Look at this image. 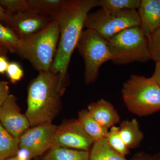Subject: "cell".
I'll use <instances>...</instances> for the list:
<instances>
[{"mask_svg": "<svg viewBox=\"0 0 160 160\" xmlns=\"http://www.w3.org/2000/svg\"><path fill=\"white\" fill-rule=\"evenodd\" d=\"M64 2V0H28L32 11L52 20Z\"/></svg>", "mask_w": 160, "mask_h": 160, "instance_id": "d6986e66", "label": "cell"}, {"mask_svg": "<svg viewBox=\"0 0 160 160\" xmlns=\"http://www.w3.org/2000/svg\"><path fill=\"white\" fill-rule=\"evenodd\" d=\"M122 92L128 109L139 116L160 110V86L152 77L132 75L123 84Z\"/></svg>", "mask_w": 160, "mask_h": 160, "instance_id": "277c9868", "label": "cell"}, {"mask_svg": "<svg viewBox=\"0 0 160 160\" xmlns=\"http://www.w3.org/2000/svg\"><path fill=\"white\" fill-rule=\"evenodd\" d=\"M0 21V42L10 52L15 53L19 38L9 27L3 25Z\"/></svg>", "mask_w": 160, "mask_h": 160, "instance_id": "44dd1931", "label": "cell"}, {"mask_svg": "<svg viewBox=\"0 0 160 160\" xmlns=\"http://www.w3.org/2000/svg\"><path fill=\"white\" fill-rule=\"evenodd\" d=\"M87 110L98 123L108 129L120 122L119 115L114 107L103 99L92 103L88 106Z\"/></svg>", "mask_w": 160, "mask_h": 160, "instance_id": "4fadbf2b", "label": "cell"}, {"mask_svg": "<svg viewBox=\"0 0 160 160\" xmlns=\"http://www.w3.org/2000/svg\"><path fill=\"white\" fill-rule=\"evenodd\" d=\"M6 74L12 84H15L24 76V71L20 64L17 62H9L6 72Z\"/></svg>", "mask_w": 160, "mask_h": 160, "instance_id": "d4e9b609", "label": "cell"}, {"mask_svg": "<svg viewBox=\"0 0 160 160\" xmlns=\"http://www.w3.org/2000/svg\"><path fill=\"white\" fill-rule=\"evenodd\" d=\"M152 58L155 62L160 61V27L148 38Z\"/></svg>", "mask_w": 160, "mask_h": 160, "instance_id": "cb8c5ba5", "label": "cell"}, {"mask_svg": "<svg viewBox=\"0 0 160 160\" xmlns=\"http://www.w3.org/2000/svg\"><path fill=\"white\" fill-rule=\"evenodd\" d=\"M106 138L108 145L120 154L125 157L129 154V149L120 136L119 127L115 126L112 127Z\"/></svg>", "mask_w": 160, "mask_h": 160, "instance_id": "7402d4cb", "label": "cell"}, {"mask_svg": "<svg viewBox=\"0 0 160 160\" xmlns=\"http://www.w3.org/2000/svg\"><path fill=\"white\" fill-rule=\"evenodd\" d=\"M119 133L129 149L138 147L144 138V134L140 129L138 122L136 119L122 122L119 127Z\"/></svg>", "mask_w": 160, "mask_h": 160, "instance_id": "5bb4252c", "label": "cell"}, {"mask_svg": "<svg viewBox=\"0 0 160 160\" xmlns=\"http://www.w3.org/2000/svg\"><path fill=\"white\" fill-rule=\"evenodd\" d=\"M83 129L94 142L105 138L108 134V129L101 126L89 114L87 109L78 112V119Z\"/></svg>", "mask_w": 160, "mask_h": 160, "instance_id": "9a60e30c", "label": "cell"}, {"mask_svg": "<svg viewBox=\"0 0 160 160\" xmlns=\"http://www.w3.org/2000/svg\"><path fill=\"white\" fill-rule=\"evenodd\" d=\"M99 0H64L52 20L57 22L60 37L57 50L50 68L59 75L67 85L68 69L72 55L82 32L87 15L98 6Z\"/></svg>", "mask_w": 160, "mask_h": 160, "instance_id": "6da1fadb", "label": "cell"}, {"mask_svg": "<svg viewBox=\"0 0 160 160\" xmlns=\"http://www.w3.org/2000/svg\"><path fill=\"white\" fill-rule=\"evenodd\" d=\"M6 160H21L19 159L16 156H15L12 157H11L10 158H9L7 159H6Z\"/></svg>", "mask_w": 160, "mask_h": 160, "instance_id": "4dcf8cb0", "label": "cell"}, {"mask_svg": "<svg viewBox=\"0 0 160 160\" xmlns=\"http://www.w3.org/2000/svg\"><path fill=\"white\" fill-rule=\"evenodd\" d=\"M138 12L141 20L140 29L148 38L160 27V2L159 0H141Z\"/></svg>", "mask_w": 160, "mask_h": 160, "instance_id": "7c38bea8", "label": "cell"}, {"mask_svg": "<svg viewBox=\"0 0 160 160\" xmlns=\"http://www.w3.org/2000/svg\"><path fill=\"white\" fill-rule=\"evenodd\" d=\"M130 160H160V152L153 154L140 152L136 154Z\"/></svg>", "mask_w": 160, "mask_h": 160, "instance_id": "4316f807", "label": "cell"}, {"mask_svg": "<svg viewBox=\"0 0 160 160\" xmlns=\"http://www.w3.org/2000/svg\"><path fill=\"white\" fill-rule=\"evenodd\" d=\"M140 25L139 15L135 9L110 11L101 8L88 13L84 27L96 31L107 40L125 29Z\"/></svg>", "mask_w": 160, "mask_h": 160, "instance_id": "52a82bcc", "label": "cell"}, {"mask_svg": "<svg viewBox=\"0 0 160 160\" xmlns=\"http://www.w3.org/2000/svg\"><path fill=\"white\" fill-rule=\"evenodd\" d=\"M151 77L160 86V61L156 62L155 68Z\"/></svg>", "mask_w": 160, "mask_h": 160, "instance_id": "f1b7e54d", "label": "cell"}, {"mask_svg": "<svg viewBox=\"0 0 160 160\" xmlns=\"http://www.w3.org/2000/svg\"><path fill=\"white\" fill-rule=\"evenodd\" d=\"M159 2H160V0H159Z\"/></svg>", "mask_w": 160, "mask_h": 160, "instance_id": "d590c367", "label": "cell"}, {"mask_svg": "<svg viewBox=\"0 0 160 160\" xmlns=\"http://www.w3.org/2000/svg\"><path fill=\"white\" fill-rule=\"evenodd\" d=\"M5 51L0 52V74L6 72L9 63L6 56L4 54Z\"/></svg>", "mask_w": 160, "mask_h": 160, "instance_id": "83f0119b", "label": "cell"}, {"mask_svg": "<svg viewBox=\"0 0 160 160\" xmlns=\"http://www.w3.org/2000/svg\"><path fill=\"white\" fill-rule=\"evenodd\" d=\"M89 160H128L108 145L106 138L94 142L89 152Z\"/></svg>", "mask_w": 160, "mask_h": 160, "instance_id": "e0dca14e", "label": "cell"}, {"mask_svg": "<svg viewBox=\"0 0 160 160\" xmlns=\"http://www.w3.org/2000/svg\"><path fill=\"white\" fill-rule=\"evenodd\" d=\"M10 95L9 82L5 81L0 82V106L3 103Z\"/></svg>", "mask_w": 160, "mask_h": 160, "instance_id": "484cf974", "label": "cell"}, {"mask_svg": "<svg viewBox=\"0 0 160 160\" xmlns=\"http://www.w3.org/2000/svg\"><path fill=\"white\" fill-rule=\"evenodd\" d=\"M6 50H7L6 48L4 47H0V52H2L5 51Z\"/></svg>", "mask_w": 160, "mask_h": 160, "instance_id": "1f68e13d", "label": "cell"}, {"mask_svg": "<svg viewBox=\"0 0 160 160\" xmlns=\"http://www.w3.org/2000/svg\"><path fill=\"white\" fill-rule=\"evenodd\" d=\"M0 47H3V45H2V43L1 42H0Z\"/></svg>", "mask_w": 160, "mask_h": 160, "instance_id": "d6a6232c", "label": "cell"}, {"mask_svg": "<svg viewBox=\"0 0 160 160\" xmlns=\"http://www.w3.org/2000/svg\"><path fill=\"white\" fill-rule=\"evenodd\" d=\"M17 100L12 94L7 98L1 106L0 122L10 134L19 138L30 126L26 115L21 113Z\"/></svg>", "mask_w": 160, "mask_h": 160, "instance_id": "8fae6325", "label": "cell"}, {"mask_svg": "<svg viewBox=\"0 0 160 160\" xmlns=\"http://www.w3.org/2000/svg\"><path fill=\"white\" fill-rule=\"evenodd\" d=\"M76 49L85 63V83L93 82L101 66L112 58L107 41L96 31L86 29L80 36Z\"/></svg>", "mask_w": 160, "mask_h": 160, "instance_id": "8992f818", "label": "cell"}, {"mask_svg": "<svg viewBox=\"0 0 160 160\" xmlns=\"http://www.w3.org/2000/svg\"><path fill=\"white\" fill-rule=\"evenodd\" d=\"M0 5L8 14L32 11L28 0H0Z\"/></svg>", "mask_w": 160, "mask_h": 160, "instance_id": "603a6c76", "label": "cell"}, {"mask_svg": "<svg viewBox=\"0 0 160 160\" xmlns=\"http://www.w3.org/2000/svg\"><path fill=\"white\" fill-rule=\"evenodd\" d=\"M52 20L42 15L32 11L23 12L8 14L3 22L5 26L9 27L19 38L34 34L48 26Z\"/></svg>", "mask_w": 160, "mask_h": 160, "instance_id": "30bf717a", "label": "cell"}, {"mask_svg": "<svg viewBox=\"0 0 160 160\" xmlns=\"http://www.w3.org/2000/svg\"><path fill=\"white\" fill-rule=\"evenodd\" d=\"M141 3V0H99L98 6L110 11L136 10L140 7Z\"/></svg>", "mask_w": 160, "mask_h": 160, "instance_id": "ffe728a7", "label": "cell"}, {"mask_svg": "<svg viewBox=\"0 0 160 160\" xmlns=\"http://www.w3.org/2000/svg\"><path fill=\"white\" fill-rule=\"evenodd\" d=\"M59 37L58 24L52 20L40 31L19 38L15 53L28 60L39 72L49 71L56 53Z\"/></svg>", "mask_w": 160, "mask_h": 160, "instance_id": "3957f363", "label": "cell"}, {"mask_svg": "<svg viewBox=\"0 0 160 160\" xmlns=\"http://www.w3.org/2000/svg\"><path fill=\"white\" fill-rule=\"evenodd\" d=\"M1 106H0V110H1Z\"/></svg>", "mask_w": 160, "mask_h": 160, "instance_id": "e575fe53", "label": "cell"}, {"mask_svg": "<svg viewBox=\"0 0 160 160\" xmlns=\"http://www.w3.org/2000/svg\"><path fill=\"white\" fill-rule=\"evenodd\" d=\"M94 141L86 133L78 120H72L58 126L53 146L89 151Z\"/></svg>", "mask_w": 160, "mask_h": 160, "instance_id": "9c48e42d", "label": "cell"}, {"mask_svg": "<svg viewBox=\"0 0 160 160\" xmlns=\"http://www.w3.org/2000/svg\"><path fill=\"white\" fill-rule=\"evenodd\" d=\"M8 14L6 12L2 6L0 5V21L4 22L8 18Z\"/></svg>", "mask_w": 160, "mask_h": 160, "instance_id": "f546056e", "label": "cell"}, {"mask_svg": "<svg viewBox=\"0 0 160 160\" xmlns=\"http://www.w3.org/2000/svg\"><path fill=\"white\" fill-rule=\"evenodd\" d=\"M89 152L52 146L42 160H89Z\"/></svg>", "mask_w": 160, "mask_h": 160, "instance_id": "2e32d148", "label": "cell"}, {"mask_svg": "<svg viewBox=\"0 0 160 160\" xmlns=\"http://www.w3.org/2000/svg\"><path fill=\"white\" fill-rule=\"evenodd\" d=\"M19 138L10 134L0 122V160L15 156L19 149Z\"/></svg>", "mask_w": 160, "mask_h": 160, "instance_id": "ac0fdd59", "label": "cell"}, {"mask_svg": "<svg viewBox=\"0 0 160 160\" xmlns=\"http://www.w3.org/2000/svg\"><path fill=\"white\" fill-rule=\"evenodd\" d=\"M29 84L25 115L30 127L51 123L61 107L66 85L51 70L40 72Z\"/></svg>", "mask_w": 160, "mask_h": 160, "instance_id": "7a4b0ae2", "label": "cell"}, {"mask_svg": "<svg viewBox=\"0 0 160 160\" xmlns=\"http://www.w3.org/2000/svg\"><path fill=\"white\" fill-rule=\"evenodd\" d=\"M34 160H41L39 159L38 158H35V159Z\"/></svg>", "mask_w": 160, "mask_h": 160, "instance_id": "836d02e7", "label": "cell"}, {"mask_svg": "<svg viewBox=\"0 0 160 160\" xmlns=\"http://www.w3.org/2000/svg\"><path fill=\"white\" fill-rule=\"evenodd\" d=\"M58 126L46 123L29 128L19 138V148L27 149L32 158H38L53 146Z\"/></svg>", "mask_w": 160, "mask_h": 160, "instance_id": "ba28073f", "label": "cell"}, {"mask_svg": "<svg viewBox=\"0 0 160 160\" xmlns=\"http://www.w3.org/2000/svg\"><path fill=\"white\" fill-rule=\"evenodd\" d=\"M106 41L114 64L126 65L152 60L148 38L140 26L125 29Z\"/></svg>", "mask_w": 160, "mask_h": 160, "instance_id": "5b68a950", "label": "cell"}]
</instances>
